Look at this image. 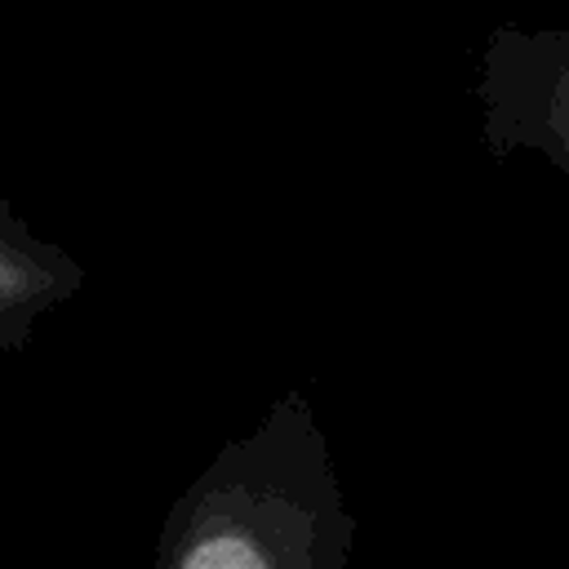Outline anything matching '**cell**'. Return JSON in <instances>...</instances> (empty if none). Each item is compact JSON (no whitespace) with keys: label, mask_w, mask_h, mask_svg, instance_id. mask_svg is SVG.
Here are the masks:
<instances>
[{"label":"cell","mask_w":569,"mask_h":569,"mask_svg":"<svg viewBox=\"0 0 569 569\" xmlns=\"http://www.w3.org/2000/svg\"><path fill=\"white\" fill-rule=\"evenodd\" d=\"M151 569H356V516L302 391H280L187 480Z\"/></svg>","instance_id":"6da1fadb"},{"label":"cell","mask_w":569,"mask_h":569,"mask_svg":"<svg viewBox=\"0 0 569 569\" xmlns=\"http://www.w3.org/2000/svg\"><path fill=\"white\" fill-rule=\"evenodd\" d=\"M476 98L489 156L538 151L569 178V31L493 27Z\"/></svg>","instance_id":"7a4b0ae2"},{"label":"cell","mask_w":569,"mask_h":569,"mask_svg":"<svg viewBox=\"0 0 569 569\" xmlns=\"http://www.w3.org/2000/svg\"><path fill=\"white\" fill-rule=\"evenodd\" d=\"M80 289L84 267L0 200V356H22L40 320Z\"/></svg>","instance_id":"3957f363"}]
</instances>
